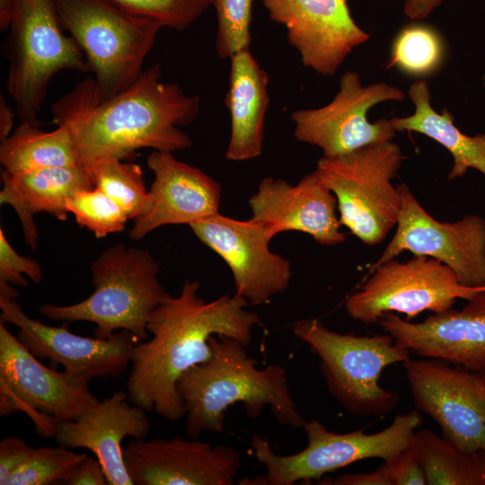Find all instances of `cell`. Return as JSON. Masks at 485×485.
Returning <instances> with one entry per match:
<instances>
[{
    "label": "cell",
    "instance_id": "24",
    "mask_svg": "<svg viewBox=\"0 0 485 485\" xmlns=\"http://www.w3.org/2000/svg\"><path fill=\"white\" fill-rule=\"evenodd\" d=\"M225 103L231 117V137L225 158L242 162L261 154L269 107V75L250 48L230 57Z\"/></svg>",
    "mask_w": 485,
    "mask_h": 485
},
{
    "label": "cell",
    "instance_id": "33",
    "mask_svg": "<svg viewBox=\"0 0 485 485\" xmlns=\"http://www.w3.org/2000/svg\"><path fill=\"white\" fill-rule=\"evenodd\" d=\"M121 8L158 21L163 27L182 31L191 25L212 0H110Z\"/></svg>",
    "mask_w": 485,
    "mask_h": 485
},
{
    "label": "cell",
    "instance_id": "35",
    "mask_svg": "<svg viewBox=\"0 0 485 485\" xmlns=\"http://www.w3.org/2000/svg\"><path fill=\"white\" fill-rule=\"evenodd\" d=\"M380 466L390 485H427L421 464L408 449L384 460Z\"/></svg>",
    "mask_w": 485,
    "mask_h": 485
},
{
    "label": "cell",
    "instance_id": "25",
    "mask_svg": "<svg viewBox=\"0 0 485 485\" xmlns=\"http://www.w3.org/2000/svg\"><path fill=\"white\" fill-rule=\"evenodd\" d=\"M408 94L414 112L391 119L395 130L422 134L447 149L454 159L448 180L462 178L470 168L485 175V134L468 136L454 125V116L446 109L437 112L431 105L430 90L425 80L414 82Z\"/></svg>",
    "mask_w": 485,
    "mask_h": 485
},
{
    "label": "cell",
    "instance_id": "29",
    "mask_svg": "<svg viewBox=\"0 0 485 485\" xmlns=\"http://www.w3.org/2000/svg\"><path fill=\"white\" fill-rule=\"evenodd\" d=\"M94 188L113 199L128 215L135 219L146 208L149 200L142 168L134 163L119 159H106L87 166Z\"/></svg>",
    "mask_w": 485,
    "mask_h": 485
},
{
    "label": "cell",
    "instance_id": "10",
    "mask_svg": "<svg viewBox=\"0 0 485 485\" xmlns=\"http://www.w3.org/2000/svg\"><path fill=\"white\" fill-rule=\"evenodd\" d=\"M98 401L88 383L40 363L0 322L1 417L24 412L51 438L57 422L78 419Z\"/></svg>",
    "mask_w": 485,
    "mask_h": 485
},
{
    "label": "cell",
    "instance_id": "23",
    "mask_svg": "<svg viewBox=\"0 0 485 485\" xmlns=\"http://www.w3.org/2000/svg\"><path fill=\"white\" fill-rule=\"evenodd\" d=\"M1 180L0 204H8L16 211L25 242L33 251L39 238L33 215L47 212L66 221L67 199L82 190L94 188L91 172L84 165L48 167L20 174L3 169Z\"/></svg>",
    "mask_w": 485,
    "mask_h": 485
},
{
    "label": "cell",
    "instance_id": "27",
    "mask_svg": "<svg viewBox=\"0 0 485 485\" xmlns=\"http://www.w3.org/2000/svg\"><path fill=\"white\" fill-rule=\"evenodd\" d=\"M407 449L428 485H485V450L463 451L429 429L415 431Z\"/></svg>",
    "mask_w": 485,
    "mask_h": 485
},
{
    "label": "cell",
    "instance_id": "4",
    "mask_svg": "<svg viewBox=\"0 0 485 485\" xmlns=\"http://www.w3.org/2000/svg\"><path fill=\"white\" fill-rule=\"evenodd\" d=\"M93 294L70 305L45 304L39 312L52 321L90 322L94 336L108 339L116 331H129L137 342L150 334L152 313L168 296L158 278L159 267L146 251L116 243L91 263Z\"/></svg>",
    "mask_w": 485,
    "mask_h": 485
},
{
    "label": "cell",
    "instance_id": "12",
    "mask_svg": "<svg viewBox=\"0 0 485 485\" xmlns=\"http://www.w3.org/2000/svg\"><path fill=\"white\" fill-rule=\"evenodd\" d=\"M397 186L402 208L396 231L368 273L410 251L444 263L465 287H485V219L469 214L455 222H440L426 211L405 183Z\"/></svg>",
    "mask_w": 485,
    "mask_h": 485
},
{
    "label": "cell",
    "instance_id": "41",
    "mask_svg": "<svg viewBox=\"0 0 485 485\" xmlns=\"http://www.w3.org/2000/svg\"><path fill=\"white\" fill-rule=\"evenodd\" d=\"M14 13V0H0V29H10Z\"/></svg>",
    "mask_w": 485,
    "mask_h": 485
},
{
    "label": "cell",
    "instance_id": "6",
    "mask_svg": "<svg viewBox=\"0 0 485 485\" xmlns=\"http://www.w3.org/2000/svg\"><path fill=\"white\" fill-rule=\"evenodd\" d=\"M293 333L320 357V367L332 396L351 414L383 416L400 401L396 392L380 385L384 369L410 358V350L390 334H341L317 319L292 325Z\"/></svg>",
    "mask_w": 485,
    "mask_h": 485
},
{
    "label": "cell",
    "instance_id": "43",
    "mask_svg": "<svg viewBox=\"0 0 485 485\" xmlns=\"http://www.w3.org/2000/svg\"><path fill=\"white\" fill-rule=\"evenodd\" d=\"M484 79H485V77H484Z\"/></svg>",
    "mask_w": 485,
    "mask_h": 485
},
{
    "label": "cell",
    "instance_id": "13",
    "mask_svg": "<svg viewBox=\"0 0 485 485\" xmlns=\"http://www.w3.org/2000/svg\"><path fill=\"white\" fill-rule=\"evenodd\" d=\"M405 93L386 83L363 86L360 75L345 72L333 100L318 109L292 113L295 137L316 146L323 157L348 154L366 146L392 141L396 130L392 119L368 120V110L387 101H403Z\"/></svg>",
    "mask_w": 485,
    "mask_h": 485
},
{
    "label": "cell",
    "instance_id": "11",
    "mask_svg": "<svg viewBox=\"0 0 485 485\" xmlns=\"http://www.w3.org/2000/svg\"><path fill=\"white\" fill-rule=\"evenodd\" d=\"M368 275L345 301L349 317L366 324L378 323L387 313H404L409 321L425 311L440 313L485 289L462 285L449 267L420 255L407 261L390 260Z\"/></svg>",
    "mask_w": 485,
    "mask_h": 485
},
{
    "label": "cell",
    "instance_id": "15",
    "mask_svg": "<svg viewBox=\"0 0 485 485\" xmlns=\"http://www.w3.org/2000/svg\"><path fill=\"white\" fill-rule=\"evenodd\" d=\"M190 226L201 242L225 261L235 293L250 304L268 303L288 287L291 263L270 251L274 236L264 225L217 213Z\"/></svg>",
    "mask_w": 485,
    "mask_h": 485
},
{
    "label": "cell",
    "instance_id": "36",
    "mask_svg": "<svg viewBox=\"0 0 485 485\" xmlns=\"http://www.w3.org/2000/svg\"><path fill=\"white\" fill-rule=\"evenodd\" d=\"M33 447L17 436L4 437L0 443V485H5L9 478L26 461Z\"/></svg>",
    "mask_w": 485,
    "mask_h": 485
},
{
    "label": "cell",
    "instance_id": "34",
    "mask_svg": "<svg viewBox=\"0 0 485 485\" xmlns=\"http://www.w3.org/2000/svg\"><path fill=\"white\" fill-rule=\"evenodd\" d=\"M27 275L32 281L42 279V269L33 259L18 254L8 242L4 229L0 228V296L16 299L19 292L11 285L27 287Z\"/></svg>",
    "mask_w": 485,
    "mask_h": 485
},
{
    "label": "cell",
    "instance_id": "1",
    "mask_svg": "<svg viewBox=\"0 0 485 485\" xmlns=\"http://www.w3.org/2000/svg\"><path fill=\"white\" fill-rule=\"evenodd\" d=\"M200 283L185 280L177 296H168L152 313L146 324L150 336L137 342L131 359L127 393L131 403L154 410L170 421L185 417L177 389L181 376L213 354L209 339L226 336L249 347L260 323L250 303L224 295L207 302L198 295Z\"/></svg>",
    "mask_w": 485,
    "mask_h": 485
},
{
    "label": "cell",
    "instance_id": "39",
    "mask_svg": "<svg viewBox=\"0 0 485 485\" xmlns=\"http://www.w3.org/2000/svg\"><path fill=\"white\" fill-rule=\"evenodd\" d=\"M445 0H406L404 14L413 21L428 18Z\"/></svg>",
    "mask_w": 485,
    "mask_h": 485
},
{
    "label": "cell",
    "instance_id": "8",
    "mask_svg": "<svg viewBox=\"0 0 485 485\" xmlns=\"http://www.w3.org/2000/svg\"><path fill=\"white\" fill-rule=\"evenodd\" d=\"M64 31L54 0H14L6 88L21 123L39 127L38 113L57 73L91 72L82 49Z\"/></svg>",
    "mask_w": 485,
    "mask_h": 485
},
{
    "label": "cell",
    "instance_id": "37",
    "mask_svg": "<svg viewBox=\"0 0 485 485\" xmlns=\"http://www.w3.org/2000/svg\"><path fill=\"white\" fill-rule=\"evenodd\" d=\"M68 485H106L105 472L100 461L93 457H86L76 468Z\"/></svg>",
    "mask_w": 485,
    "mask_h": 485
},
{
    "label": "cell",
    "instance_id": "38",
    "mask_svg": "<svg viewBox=\"0 0 485 485\" xmlns=\"http://www.w3.org/2000/svg\"><path fill=\"white\" fill-rule=\"evenodd\" d=\"M332 484L335 485H390L389 481L381 466L367 473L343 474L337 477Z\"/></svg>",
    "mask_w": 485,
    "mask_h": 485
},
{
    "label": "cell",
    "instance_id": "3",
    "mask_svg": "<svg viewBox=\"0 0 485 485\" xmlns=\"http://www.w3.org/2000/svg\"><path fill=\"white\" fill-rule=\"evenodd\" d=\"M209 342L212 357L187 370L177 383L190 438L204 432H223L225 411L237 403L243 404L251 418L259 417L268 406L279 424L304 427L284 367L260 368L247 355V347L234 339L214 335Z\"/></svg>",
    "mask_w": 485,
    "mask_h": 485
},
{
    "label": "cell",
    "instance_id": "19",
    "mask_svg": "<svg viewBox=\"0 0 485 485\" xmlns=\"http://www.w3.org/2000/svg\"><path fill=\"white\" fill-rule=\"evenodd\" d=\"M378 323L396 342L419 356L472 371L485 369V289L459 311L433 313L421 322L387 313Z\"/></svg>",
    "mask_w": 485,
    "mask_h": 485
},
{
    "label": "cell",
    "instance_id": "28",
    "mask_svg": "<svg viewBox=\"0 0 485 485\" xmlns=\"http://www.w3.org/2000/svg\"><path fill=\"white\" fill-rule=\"evenodd\" d=\"M445 55L440 33L424 23L404 26L394 37L388 67L414 77H426L436 73Z\"/></svg>",
    "mask_w": 485,
    "mask_h": 485
},
{
    "label": "cell",
    "instance_id": "40",
    "mask_svg": "<svg viewBox=\"0 0 485 485\" xmlns=\"http://www.w3.org/2000/svg\"><path fill=\"white\" fill-rule=\"evenodd\" d=\"M14 113L4 97H0V140H5L11 135Z\"/></svg>",
    "mask_w": 485,
    "mask_h": 485
},
{
    "label": "cell",
    "instance_id": "9",
    "mask_svg": "<svg viewBox=\"0 0 485 485\" xmlns=\"http://www.w3.org/2000/svg\"><path fill=\"white\" fill-rule=\"evenodd\" d=\"M421 422L419 410H414L397 415L387 428L374 434H366L363 429L339 434L312 419L303 427L308 440L306 447L290 455L277 454L263 437L254 435L251 443L253 454L266 468V476L259 484L292 485L320 480L358 461L386 460L409 447Z\"/></svg>",
    "mask_w": 485,
    "mask_h": 485
},
{
    "label": "cell",
    "instance_id": "16",
    "mask_svg": "<svg viewBox=\"0 0 485 485\" xmlns=\"http://www.w3.org/2000/svg\"><path fill=\"white\" fill-rule=\"evenodd\" d=\"M0 322L18 329L17 339L39 359L60 364L64 371L88 383L93 378L119 376L131 364L137 340L128 331L108 339L84 337L71 332L68 322L54 327L27 316L16 299L0 296Z\"/></svg>",
    "mask_w": 485,
    "mask_h": 485
},
{
    "label": "cell",
    "instance_id": "42",
    "mask_svg": "<svg viewBox=\"0 0 485 485\" xmlns=\"http://www.w3.org/2000/svg\"><path fill=\"white\" fill-rule=\"evenodd\" d=\"M481 372L485 375V369L481 370Z\"/></svg>",
    "mask_w": 485,
    "mask_h": 485
},
{
    "label": "cell",
    "instance_id": "18",
    "mask_svg": "<svg viewBox=\"0 0 485 485\" xmlns=\"http://www.w3.org/2000/svg\"><path fill=\"white\" fill-rule=\"evenodd\" d=\"M123 457L134 485H231L242 464L236 449L197 438L133 439Z\"/></svg>",
    "mask_w": 485,
    "mask_h": 485
},
{
    "label": "cell",
    "instance_id": "7",
    "mask_svg": "<svg viewBox=\"0 0 485 485\" xmlns=\"http://www.w3.org/2000/svg\"><path fill=\"white\" fill-rule=\"evenodd\" d=\"M403 160L401 147L387 141L317 163L314 172L335 196L340 224L365 244L382 242L398 224L402 198L392 180Z\"/></svg>",
    "mask_w": 485,
    "mask_h": 485
},
{
    "label": "cell",
    "instance_id": "17",
    "mask_svg": "<svg viewBox=\"0 0 485 485\" xmlns=\"http://www.w3.org/2000/svg\"><path fill=\"white\" fill-rule=\"evenodd\" d=\"M269 19L286 28L305 67L332 76L370 35L354 21L347 0H260Z\"/></svg>",
    "mask_w": 485,
    "mask_h": 485
},
{
    "label": "cell",
    "instance_id": "14",
    "mask_svg": "<svg viewBox=\"0 0 485 485\" xmlns=\"http://www.w3.org/2000/svg\"><path fill=\"white\" fill-rule=\"evenodd\" d=\"M416 409L465 452L485 450V375L436 358L402 363Z\"/></svg>",
    "mask_w": 485,
    "mask_h": 485
},
{
    "label": "cell",
    "instance_id": "32",
    "mask_svg": "<svg viewBox=\"0 0 485 485\" xmlns=\"http://www.w3.org/2000/svg\"><path fill=\"white\" fill-rule=\"evenodd\" d=\"M253 0H212L217 18L216 49L227 58L248 48L251 42V22Z\"/></svg>",
    "mask_w": 485,
    "mask_h": 485
},
{
    "label": "cell",
    "instance_id": "20",
    "mask_svg": "<svg viewBox=\"0 0 485 485\" xmlns=\"http://www.w3.org/2000/svg\"><path fill=\"white\" fill-rule=\"evenodd\" d=\"M146 163L154 179L148 203L128 232L131 240L143 239L163 225H190L219 213L221 186L200 169L155 150Z\"/></svg>",
    "mask_w": 485,
    "mask_h": 485
},
{
    "label": "cell",
    "instance_id": "31",
    "mask_svg": "<svg viewBox=\"0 0 485 485\" xmlns=\"http://www.w3.org/2000/svg\"><path fill=\"white\" fill-rule=\"evenodd\" d=\"M66 207L76 223L92 231L96 238L123 231L129 219L113 199L97 188L75 193L67 199Z\"/></svg>",
    "mask_w": 485,
    "mask_h": 485
},
{
    "label": "cell",
    "instance_id": "26",
    "mask_svg": "<svg viewBox=\"0 0 485 485\" xmlns=\"http://www.w3.org/2000/svg\"><path fill=\"white\" fill-rule=\"evenodd\" d=\"M0 163L11 174L48 167L82 165L71 130L58 125L50 132L21 123L0 146Z\"/></svg>",
    "mask_w": 485,
    "mask_h": 485
},
{
    "label": "cell",
    "instance_id": "21",
    "mask_svg": "<svg viewBox=\"0 0 485 485\" xmlns=\"http://www.w3.org/2000/svg\"><path fill=\"white\" fill-rule=\"evenodd\" d=\"M251 219L264 225L273 236L286 231L303 232L322 245L346 240L336 213L337 200L315 172L295 185L264 178L249 198Z\"/></svg>",
    "mask_w": 485,
    "mask_h": 485
},
{
    "label": "cell",
    "instance_id": "22",
    "mask_svg": "<svg viewBox=\"0 0 485 485\" xmlns=\"http://www.w3.org/2000/svg\"><path fill=\"white\" fill-rule=\"evenodd\" d=\"M128 399V393L115 392L78 419L57 422L53 436L58 445L93 453L109 485H134L125 465L121 442L127 436L145 439L151 427L146 410L129 404Z\"/></svg>",
    "mask_w": 485,
    "mask_h": 485
},
{
    "label": "cell",
    "instance_id": "2",
    "mask_svg": "<svg viewBox=\"0 0 485 485\" xmlns=\"http://www.w3.org/2000/svg\"><path fill=\"white\" fill-rule=\"evenodd\" d=\"M161 77L160 65H153L128 89L101 103L93 101V78H87L52 106L54 122L71 130L82 165L124 160L142 148L172 153L192 146L178 127L197 119L200 98Z\"/></svg>",
    "mask_w": 485,
    "mask_h": 485
},
{
    "label": "cell",
    "instance_id": "5",
    "mask_svg": "<svg viewBox=\"0 0 485 485\" xmlns=\"http://www.w3.org/2000/svg\"><path fill=\"white\" fill-rule=\"evenodd\" d=\"M54 1L62 28L94 74L93 101L103 102L131 86L163 25L110 0Z\"/></svg>",
    "mask_w": 485,
    "mask_h": 485
},
{
    "label": "cell",
    "instance_id": "30",
    "mask_svg": "<svg viewBox=\"0 0 485 485\" xmlns=\"http://www.w3.org/2000/svg\"><path fill=\"white\" fill-rule=\"evenodd\" d=\"M87 457L64 446L33 448L26 461L5 485L67 484L78 465Z\"/></svg>",
    "mask_w": 485,
    "mask_h": 485
}]
</instances>
